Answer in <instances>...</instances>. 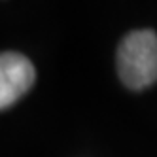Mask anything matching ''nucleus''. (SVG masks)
Wrapping results in <instances>:
<instances>
[{
  "label": "nucleus",
  "mask_w": 157,
  "mask_h": 157,
  "mask_svg": "<svg viewBox=\"0 0 157 157\" xmlns=\"http://www.w3.org/2000/svg\"><path fill=\"white\" fill-rule=\"evenodd\" d=\"M117 74L129 89L140 91L157 82V34L151 29L132 30L117 48Z\"/></svg>",
  "instance_id": "obj_1"
},
{
  "label": "nucleus",
  "mask_w": 157,
  "mask_h": 157,
  "mask_svg": "<svg viewBox=\"0 0 157 157\" xmlns=\"http://www.w3.org/2000/svg\"><path fill=\"white\" fill-rule=\"evenodd\" d=\"M36 72L23 53L4 51L0 53V110H6L30 91Z\"/></svg>",
  "instance_id": "obj_2"
}]
</instances>
